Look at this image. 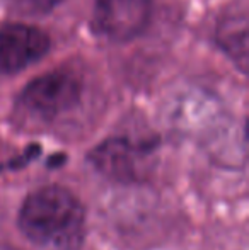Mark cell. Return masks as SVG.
<instances>
[{"instance_id":"1","label":"cell","mask_w":249,"mask_h":250,"mask_svg":"<svg viewBox=\"0 0 249 250\" xmlns=\"http://www.w3.org/2000/svg\"><path fill=\"white\" fill-rule=\"evenodd\" d=\"M19 225L34 244L55 250H77L86 235V214L79 199L63 188H43L21 208Z\"/></svg>"},{"instance_id":"2","label":"cell","mask_w":249,"mask_h":250,"mask_svg":"<svg viewBox=\"0 0 249 250\" xmlns=\"http://www.w3.org/2000/svg\"><path fill=\"white\" fill-rule=\"evenodd\" d=\"M82 83L70 70H53L38 77L23 90L19 111L36 123H50L79 102Z\"/></svg>"},{"instance_id":"3","label":"cell","mask_w":249,"mask_h":250,"mask_svg":"<svg viewBox=\"0 0 249 250\" xmlns=\"http://www.w3.org/2000/svg\"><path fill=\"white\" fill-rule=\"evenodd\" d=\"M152 0H96L94 27L111 41H128L150 22Z\"/></svg>"},{"instance_id":"4","label":"cell","mask_w":249,"mask_h":250,"mask_svg":"<svg viewBox=\"0 0 249 250\" xmlns=\"http://www.w3.org/2000/svg\"><path fill=\"white\" fill-rule=\"evenodd\" d=\"M50 50L46 33L24 24H5L0 27V73L23 72L41 60Z\"/></svg>"},{"instance_id":"5","label":"cell","mask_w":249,"mask_h":250,"mask_svg":"<svg viewBox=\"0 0 249 250\" xmlns=\"http://www.w3.org/2000/svg\"><path fill=\"white\" fill-rule=\"evenodd\" d=\"M147 153L149 151L128 140L113 138L97 146L91 160L101 174L113 181H138L147 168Z\"/></svg>"},{"instance_id":"6","label":"cell","mask_w":249,"mask_h":250,"mask_svg":"<svg viewBox=\"0 0 249 250\" xmlns=\"http://www.w3.org/2000/svg\"><path fill=\"white\" fill-rule=\"evenodd\" d=\"M220 48L234 60L237 66L246 70L248 65V21L246 14L227 16L217 29Z\"/></svg>"},{"instance_id":"7","label":"cell","mask_w":249,"mask_h":250,"mask_svg":"<svg viewBox=\"0 0 249 250\" xmlns=\"http://www.w3.org/2000/svg\"><path fill=\"white\" fill-rule=\"evenodd\" d=\"M62 0H5L7 5L23 14H45L60 3Z\"/></svg>"}]
</instances>
